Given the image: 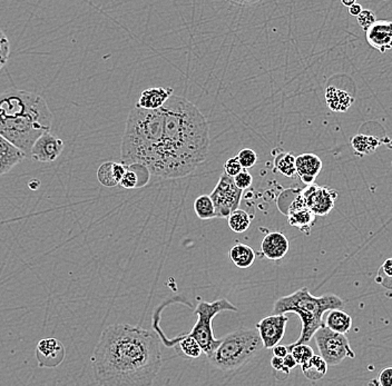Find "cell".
Instances as JSON below:
<instances>
[{"mask_svg": "<svg viewBox=\"0 0 392 386\" xmlns=\"http://www.w3.org/2000/svg\"><path fill=\"white\" fill-rule=\"evenodd\" d=\"M90 361L99 385L149 386L162 366L160 340L140 326L110 325L101 334Z\"/></svg>", "mask_w": 392, "mask_h": 386, "instance_id": "1", "label": "cell"}, {"mask_svg": "<svg viewBox=\"0 0 392 386\" xmlns=\"http://www.w3.org/2000/svg\"><path fill=\"white\" fill-rule=\"evenodd\" d=\"M162 109L163 140L152 175L166 180L184 178L207 160L209 122L194 104L176 95H172Z\"/></svg>", "mask_w": 392, "mask_h": 386, "instance_id": "2", "label": "cell"}, {"mask_svg": "<svg viewBox=\"0 0 392 386\" xmlns=\"http://www.w3.org/2000/svg\"><path fill=\"white\" fill-rule=\"evenodd\" d=\"M52 114L37 94L9 88L0 93V135L30 156L34 142L50 131Z\"/></svg>", "mask_w": 392, "mask_h": 386, "instance_id": "3", "label": "cell"}, {"mask_svg": "<svg viewBox=\"0 0 392 386\" xmlns=\"http://www.w3.org/2000/svg\"><path fill=\"white\" fill-rule=\"evenodd\" d=\"M164 111L145 109L135 105L126 122L121 158L127 166L138 165L153 174L163 140Z\"/></svg>", "mask_w": 392, "mask_h": 386, "instance_id": "4", "label": "cell"}, {"mask_svg": "<svg viewBox=\"0 0 392 386\" xmlns=\"http://www.w3.org/2000/svg\"><path fill=\"white\" fill-rule=\"evenodd\" d=\"M344 308V301L334 294H326L322 297H313L308 288H302L283 297L274 303L272 314L294 313L301 319L302 330L296 342L289 346L308 343L320 328L326 325L323 315L334 308Z\"/></svg>", "mask_w": 392, "mask_h": 386, "instance_id": "5", "label": "cell"}, {"mask_svg": "<svg viewBox=\"0 0 392 386\" xmlns=\"http://www.w3.org/2000/svg\"><path fill=\"white\" fill-rule=\"evenodd\" d=\"M263 347L258 328H242L222 337L218 349L207 360L220 371H238Z\"/></svg>", "mask_w": 392, "mask_h": 386, "instance_id": "6", "label": "cell"}, {"mask_svg": "<svg viewBox=\"0 0 392 386\" xmlns=\"http://www.w3.org/2000/svg\"><path fill=\"white\" fill-rule=\"evenodd\" d=\"M238 312V308L227 299H220L215 302L207 303L200 301L195 308V315H198V321L193 326L192 331L187 333L189 336L194 337L198 341L204 354L207 357L214 353L218 349L221 340L215 339L213 334L212 322L218 313L221 312Z\"/></svg>", "mask_w": 392, "mask_h": 386, "instance_id": "7", "label": "cell"}, {"mask_svg": "<svg viewBox=\"0 0 392 386\" xmlns=\"http://www.w3.org/2000/svg\"><path fill=\"white\" fill-rule=\"evenodd\" d=\"M320 355L329 366L339 365L346 358H355V353L351 349L346 334L332 331L328 326L320 328L314 334Z\"/></svg>", "mask_w": 392, "mask_h": 386, "instance_id": "8", "label": "cell"}, {"mask_svg": "<svg viewBox=\"0 0 392 386\" xmlns=\"http://www.w3.org/2000/svg\"><path fill=\"white\" fill-rule=\"evenodd\" d=\"M242 194L243 191L236 185L234 178L223 173L209 195L214 203L216 217H229V214L240 206Z\"/></svg>", "mask_w": 392, "mask_h": 386, "instance_id": "9", "label": "cell"}, {"mask_svg": "<svg viewBox=\"0 0 392 386\" xmlns=\"http://www.w3.org/2000/svg\"><path fill=\"white\" fill-rule=\"evenodd\" d=\"M301 193L305 196L307 207L317 216H327L330 214L339 196L337 191L314 184L308 185Z\"/></svg>", "mask_w": 392, "mask_h": 386, "instance_id": "10", "label": "cell"}, {"mask_svg": "<svg viewBox=\"0 0 392 386\" xmlns=\"http://www.w3.org/2000/svg\"><path fill=\"white\" fill-rule=\"evenodd\" d=\"M288 322L287 314H271L256 324L265 349L271 350L281 342Z\"/></svg>", "mask_w": 392, "mask_h": 386, "instance_id": "11", "label": "cell"}, {"mask_svg": "<svg viewBox=\"0 0 392 386\" xmlns=\"http://www.w3.org/2000/svg\"><path fill=\"white\" fill-rule=\"evenodd\" d=\"M64 147V142L59 137L46 131L34 142L30 157L39 163H52L61 156Z\"/></svg>", "mask_w": 392, "mask_h": 386, "instance_id": "12", "label": "cell"}, {"mask_svg": "<svg viewBox=\"0 0 392 386\" xmlns=\"http://www.w3.org/2000/svg\"><path fill=\"white\" fill-rule=\"evenodd\" d=\"M66 351L61 342L56 339H44L39 341L36 347L38 366L54 369L61 365L64 361Z\"/></svg>", "mask_w": 392, "mask_h": 386, "instance_id": "13", "label": "cell"}, {"mask_svg": "<svg viewBox=\"0 0 392 386\" xmlns=\"http://www.w3.org/2000/svg\"><path fill=\"white\" fill-rule=\"evenodd\" d=\"M366 37L368 44L380 52L392 50V21H375L366 30Z\"/></svg>", "mask_w": 392, "mask_h": 386, "instance_id": "14", "label": "cell"}, {"mask_svg": "<svg viewBox=\"0 0 392 386\" xmlns=\"http://www.w3.org/2000/svg\"><path fill=\"white\" fill-rule=\"evenodd\" d=\"M290 243L282 233H269L261 243V252L270 261H280L288 254Z\"/></svg>", "mask_w": 392, "mask_h": 386, "instance_id": "15", "label": "cell"}, {"mask_svg": "<svg viewBox=\"0 0 392 386\" xmlns=\"http://www.w3.org/2000/svg\"><path fill=\"white\" fill-rule=\"evenodd\" d=\"M27 155L14 145L6 137L0 135V176L6 175L15 166L21 164Z\"/></svg>", "mask_w": 392, "mask_h": 386, "instance_id": "16", "label": "cell"}, {"mask_svg": "<svg viewBox=\"0 0 392 386\" xmlns=\"http://www.w3.org/2000/svg\"><path fill=\"white\" fill-rule=\"evenodd\" d=\"M296 175L302 183L311 185L322 169V162L317 155L302 154L296 157Z\"/></svg>", "mask_w": 392, "mask_h": 386, "instance_id": "17", "label": "cell"}, {"mask_svg": "<svg viewBox=\"0 0 392 386\" xmlns=\"http://www.w3.org/2000/svg\"><path fill=\"white\" fill-rule=\"evenodd\" d=\"M172 95H174L173 88H148L143 92L136 105L145 109H160Z\"/></svg>", "mask_w": 392, "mask_h": 386, "instance_id": "18", "label": "cell"}, {"mask_svg": "<svg viewBox=\"0 0 392 386\" xmlns=\"http://www.w3.org/2000/svg\"><path fill=\"white\" fill-rule=\"evenodd\" d=\"M127 165L124 163L106 162L97 169V180L105 187H115L119 185L123 175L125 174Z\"/></svg>", "mask_w": 392, "mask_h": 386, "instance_id": "19", "label": "cell"}, {"mask_svg": "<svg viewBox=\"0 0 392 386\" xmlns=\"http://www.w3.org/2000/svg\"><path fill=\"white\" fill-rule=\"evenodd\" d=\"M326 100L328 107L336 113H344L355 103V98L346 90L339 89L334 86L327 88Z\"/></svg>", "mask_w": 392, "mask_h": 386, "instance_id": "20", "label": "cell"}, {"mask_svg": "<svg viewBox=\"0 0 392 386\" xmlns=\"http://www.w3.org/2000/svg\"><path fill=\"white\" fill-rule=\"evenodd\" d=\"M288 214L289 224L291 226L296 227L298 230L305 233V235H309L311 228L316 222V214H314L308 207L296 209L292 212L287 213Z\"/></svg>", "mask_w": 392, "mask_h": 386, "instance_id": "21", "label": "cell"}, {"mask_svg": "<svg viewBox=\"0 0 392 386\" xmlns=\"http://www.w3.org/2000/svg\"><path fill=\"white\" fill-rule=\"evenodd\" d=\"M326 326L337 333L347 334L351 330L352 319L341 308H334L327 312Z\"/></svg>", "mask_w": 392, "mask_h": 386, "instance_id": "22", "label": "cell"}, {"mask_svg": "<svg viewBox=\"0 0 392 386\" xmlns=\"http://www.w3.org/2000/svg\"><path fill=\"white\" fill-rule=\"evenodd\" d=\"M229 259L236 268L245 270V268H249L254 264L256 252L249 245L238 243L229 250Z\"/></svg>", "mask_w": 392, "mask_h": 386, "instance_id": "23", "label": "cell"}, {"mask_svg": "<svg viewBox=\"0 0 392 386\" xmlns=\"http://www.w3.org/2000/svg\"><path fill=\"white\" fill-rule=\"evenodd\" d=\"M302 373L305 378L310 380H319L324 378L328 372L329 365L326 361L323 360L321 355H313L310 360L301 365Z\"/></svg>", "mask_w": 392, "mask_h": 386, "instance_id": "24", "label": "cell"}, {"mask_svg": "<svg viewBox=\"0 0 392 386\" xmlns=\"http://www.w3.org/2000/svg\"><path fill=\"white\" fill-rule=\"evenodd\" d=\"M193 208L198 217L202 221L216 217L214 203L209 195H200L193 204Z\"/></svg>", "mask_w": 392, "mask_h": 386, "instance_id": "25", "label": "cell"}, {"mask_svg": "<svg viewBox=\"0 0 392 386\" xmlns=\"http://www.w3.org/2000/svg\"><path fill=\"white\" fill-rule=\"evenodd\" d=\"M274 169L287 178L296 175V157L291 153H280L274 157Z\"/></svg>", "mask_w": 392, "mask_h": 386, "instance_id": "26", "label": "cell"}, {"mask_svg": "<svg viewBox=\"0 0 392 386\" xmlns=\"http://www.w3.org/2000/svg\"><path fill=\"white\" fill-rule=\"evenodd\" d=\"M352 147L359 155H369L380 145V142L375 136L367 135H355L351 140Z\"/></svg>", "mask_w": 392, "mask_h": 386, "instance_id": "27", "label": "cell"}, {"mask_svg": "<svg viewBox=\"0 0 392 386\" xmlns=\"http://www.w3.org/2000/svg\"><path fill=\"white\" fill-rule=\"evenodd\" d=\"M227 223L233 232L241 234L249 230L251 225V216L243 209L238 208L229 214Z\"/></svg>", "mask_w": 392, "mask_h": 386, "instance_id": "28", "label": "cell"}, {"mask_svg": "<svg viewBox=\"0 0 392 386\" xmlns=\"http://www.w3.org/2000/svg\"><path fill=\"white\" fill-rule=\"evenodd\" d=\"M176 342L180 344V347L182 352H183V354L189 357V358H198L203 353V350L200 347L198 341L195 340L194 337L189 336V335H180V336L176 339Z\"/></svg>", "mask_w": 392, "mask_h": 386, "instance_id": "29", "label": "cell"}, {"mask_svg": "<svg viewBox=\"0 0 392 386\" xmlns=\"http://www.w3.org/2000/svg\"><path fill=\"white\" fill-rule=\"evenodd\" d=\"M288 349L293 355L294 358H296L298 365H302L303 363L310 360L311 357L314 355L313 350L307 343L298 344V345L288 346Z\"/></svg>", "mask_w": 392, "mask_h": 386, "instance_id": "30", "label": "cell"}, {"mask_svg": "<svg viewBox=\"0 0 392 386\" xmlns=\"http://www.w3.org/2000/svg\"><path fill=\"white\" fill-rule=\"evenodd\" d=\"M375 281L384 288L392 290V259H386L384 264L381 265Z\"/></svg>", "mask_w": 392, "mask_h": 386, "instance_id": "31", "label": "cell"}, {"mask_svg": "<svg viewBox=\"0 0 392 386\" xmlns=\"http://www.w3.org/2000/svg\"><path fill=\"white\" fill-rule=\"evenodd\" d=\"M119 185L126 189L140 187L141 184L138 182V176H137L136 171L134 169L133 166H127V169H126L125 174L123 175L122 180L119 182Z\"/></svg>", "mask_w": 392, "mask_h": 386, "instance_id": "32", "label": "cell"}, {"mask_svg": "<svg viewBox=\"0 0 392 386\" xmlns=\"http://www.w3.org/2000/svg\"><path fill=\"white\" fill-rule=\"evenodd\" d=\"M236 156H238V162L243 166V169H251L253 166H256V162H258V155L253 149H242V151H238Z\"/></svg>", "mask_w": 392, "mask_h": 386, "instance_id": "33", "label": "cell"}, {"mask_svg": "<svg viewBox=\"0 0 392 386\" xmlns=\"http://www.w3.org/2000/svg\"><path fill=\"white\" fill-rule=\"evenodd\" d=\"M10 56V43L5 32L0 30V70L6 66Z\"/></svg>", "mask_w": 392, "mask_h": 386, "instance_id": "34", "label": "cell"}, {"mask_svg": "<svg viewBox=\"0 0 392 386\" xmlns=\"http://www.w3.org/2000/svg\"><path fill=\"white\" fill-rule=\"evenodd\" d=\"M357 21L359 26L366 32L377 21V18H375V12L370 9H362V12L357 16Z\"/></svg>", "mask_w": 392, "mask_h": 386, "instance_id": "35", "label": "cell"}, {"mask_svg": "<svg viewBox=\"0 0 392 386\" xmlns=\"http://www.w3.org/2000/svg\"><path fill=\"white\" fill-rule=\"evenodd\" d=\"M234 183H236L238 189H241L242 191H247L252 185V175L247 171V169H243L236 176H234Z\"/></svg>", "mask_w": 392, "mask_h": 386, "instance_id": "36", "label": "cell"}, {"mask_svg": "<svg viewBox=\"0 0 392 386\" xmlns=\"http://www.w3.org/2000/svg\"><path fill=\"white\" fill-rule=\"evenodd\" d=\"M242 169H243V166L238 162V156L229 158L224 164V173L229 176H232V178L236 176Z\"/></svg>", "mask_w": 392, "mask_h": 386, "instance_id": "37", "label": "cell"}, {"mask_svg": "<svg viewBox=\"0 0 392 386\" xmlns=\"http://www.w3.org/2000/svg\"><path fill=\"white\" fill-rule=\"evenodd\" d=\"M271 366L272 369L276 372V373H281L285 378H287L289 374H290V369H287L285 365V362H283V357L274 356L272 357L271 360Z\"/></svg>", "mask_w": 392, "mask_h": 386, "instance_id": "38", "label": "cell"}, {"mask_svg": "<svg viewBox=\"0 0 392 386\" xmlns=\"http://www.w3.org/2000/svg\"><path fill=\"white\" fill-rule=\"evenodd\" d=\"M381 386H392V366L382 369L378 378Z\"/></svg>", "mask_w": 392, "mask_h": 386, "instance_id": "39", "label": "cell"}, {"mask_svg": "<svg viewBox=\"0 0 392 386\" xmlns=\"http://www.w3.org/2000/svg\"><path fill=\"white\" fill-rule=\"evenodd\" d=\"M271 350H272V353H274V356L278 357H285V355H288L289 353H290L288 346L280 345V344L274 346V347H272Z\"/></svg>", "mask_w": 392, "mask_h": 386, "instance_id": "40", "label": "cell"}, {"mask_svg": "<svg viewBox=\"0 0 392 386\" xmlns=\"http://www.w3.org/2000/svg\"><path fill=\"white\" fill-rule=\"evenodd\" d=\"M283 362H285V367H287L288 369H290V371L296 369V366L298 365L296 358H294V356L292 355V353H291V352L288 355H285V356L283 357Z\"/></svg>", "mask_w": 392, "mask_h": 386, "instance_id": "41", "label": "cell"}, {"mask_svg": "<svg viewBox=\"0 0 392 386\" xmlns=\"http://www.w3.org/2000/svg\"><path fill=\"white\" fill-rule=\"evenodd\" d=\"M233 5H238V6H253V5H258L262 3L263 0H227Z\"/></svg>", "mask_w": 392, "mask_h": 386, "instance_id": "42", "label": "cell"}, {"mask_svg": "<svg viewBox=\"0 0 392 386\" xmlns=\"http://www.w3.org/2000/svg\"><path fill=\"white\" fill-rule=\"evenodd\" d=\"M361 12H362V6H361L360 3H355L349 7V12H350V15L355 16V17H357Z\"/></svg>", "mask_w": 392, "mask_h": 386, "instance_id": "43", "label": "cell"}, {"mask_svg": "<svg viewBox=\"0 0 392 386\" xmlns=\"http://www.w3.org/2000/svg\"><path fill=\"white\" fill-rule=\"evenodd\" d=\"M341 3H342L343 6L350 7L353 3H357V0H341Z\"/></svg>", "mask_w": 392, "mask_h": 386, "instance_id": "44", "label": "cell"}]
</instances>
